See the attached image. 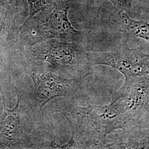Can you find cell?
I'll return each mask as SVG.
<instances>
[{"mask_svg": "<svg viewBox=\"0 0 149 149\" xmlns=\"http://www.w3.org/2000/svg\"><path fill=\"white\" fill-rule=\"evenodd\" d=\"M33 55L50 65L52 72L66 79H85L90 74L88 53L82 42H70L56 39L32 48Z\"/></svg>", "mask_w": 149, "mask_h": 149, "instance_id": "2", "label": "cell"}, {"mask_svg": "<svg viewBox=\"0 0 149 149\" xmlns=\"http://www.w3.org/2000/svg\"><path fill=\"white\" fill-rule=\"evenodd\" d=\"M69 124L71 137L61 148L102 149L109 134L117 130H129L128 122L115 105L72 106L59 111Z\"/></svg>", "mask_w": 149, "mask_h": 149, "instance_id": "1", "label": "cell"}, {"mask_svg": "<svg viewBox=\"0 0 149 149\" xmlns=\"http://www.w3.org/2000/svg\"><path fill=\"white\" fill-rule=\"evenodd\" d=\"M88 57L91 66L103 65L117 70L125 77L124 84L149 77V54L125 44L109 51L88 53Z\"/></svg>", "mask_w": 149, "mask_h": 149, "instance_id": "5", "label": "cell"}, {"mask_svg": "<svg viewBox=\"0 0 149 149\" xmlns=\"http://www.w3.org/2000/svg\"><path fill=\"white\" fill-rule=\"evenodd\" d=\"M68 3H54L27 19L23 25L28 39L37 43L51 39L82 42L81 32L72 26Z\"/></svg>", "mask_w": 149, "mask_h": 149, "instance_id": "3", "label": "cell"}, {"mask_svg": "<svg viewBox=\"0 0 149 149\" xmlns=\"http://www.w3.org/2000/svg\"><path fill=\"white\" fill-rule=\"evenodd\" d=\"M8 0H0V26L5 15Z\"/></svg>", "mask_w": 149, "mask_h": 149, "instance_id": "12", "label": "cell"}, {"mask_svg": "<svg viewBox=\"0 0 149 149\" xmlns=\"http://www.w3.org/2000/svg\"><path fill=\"white\" fill-rule=\"evenodd\" d=\"M113 137L104 148L146 149L149 148V128L122 130Z\"/></svg>", "mask_w": 149, "mask_h": 149, "instance_id": "7", "label": "cell"}, {"mask_svg": "<svg viewBox=\"0 0 149 149\" xmlns=\"http://www.w3.org/2000/svg\"><path fill=\"white\" fill-rule=\"evenodd\" d=\"M27 1L29 7V16L28 18L54 3L52 0H27Z\"/></svg>", "mask_w": 149, "mask_h": 149, "instance_id": "10", "label": "cell"}, {"mask_svg": "<svg viewBox=\"0 0 149 149\" xmlns=\"http://www.w3.org/2000/svg\"><path fill=\"white\" fill-rule=\"evenodd\" d=\"M34 83V96L42 108L56 97L77 96L84 79H66L52 72L37 70L28 72Z\"/></svg>", "mask_w": 149, "mask_h": 149, "instance_id": "6", "label": "cell"}, {"mask_svg": "<svg viewBox=\"0 0 149 149\" xmlns=\"http://www.w3.org/2000/svg\"><path fill=\"white\" fill-rule=\"evenodd\" d=\"M119 29L129 37L139 38L149 41V25L145 22L132 19L128 12L118 10L116 19Z\"/></svg>", "mask_w": 149, "mask_h": 149, "instance_id": "8", "label": "cell"}, {"mask_svg": "<svg viewBox=\"0 0 149 149\" xmlns=\"http://www.w3.org/2000/svg\"><path fill=\"white\" fill-rule=\"evenodd\" d=\"M149 77L123 84L111 103L125 118L130 129L149 128Z\"/></svg>", "mask_w": 149, "mask_h": 149, "instance_id": "4", "label": "cell"}, {"mask_svg": "<svg viewBox=\"0 0 149 149\" xmlns=\"http://www.w3.org/2000/svg\"><path fill=\"white\" fill-rule=\"evenodd\" d=\"M54 3H58V2H63V3H69L70 2L71 0H52Z\"/></svg>", "mask_w": 149, "mask_h": 149, "instance_id": "13", "label": "cell"}, {"mask_svg": "<svg viewBox=\"0 0 149 149\" xmlns=\"http://www.w3.org/2000/svg\"><path fill=\"white\" fill-rule=\"evenodd\" d=\"M20 98H18L15 108L10 109L5 106V118L2 124L3 134L7 138H15L20 128L19 113L18 106Z\"/></svg>", "mask_w": 149, "mask_h": 149, "instance_id": "9", "label": "cell"}, {"mask_svg": "<svg viewBox=\"0 0 149 149\" xmlns=\"http://www.w3.org/2000/svg\"><path fill=\"white\" fill-rule=\"evenodd\" d=\"M116 7L117 10H123L129 12L132 7V0H108Z\"/></svg>", "mask_w": 149, "mask_h": 149, "instance_id": "11", "label": "cell"}]
</instances>
